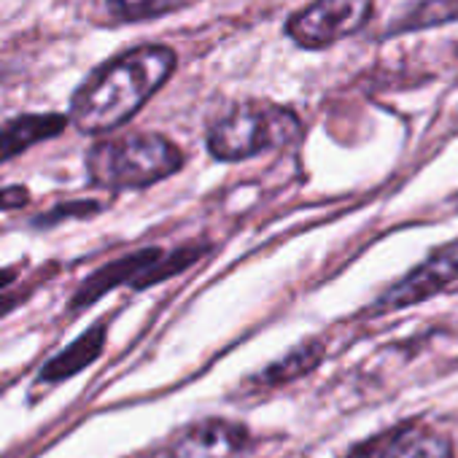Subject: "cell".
<instances>
[{
	"mask_svg": "<svg viewBox=\"0 0 458 458\" xmlns=\"http://www.w3.org/2000/svg\"><path fill=\"white\" fill-rule=\"evenodd\" d=\"M71 124L68 114H20L0 124V165L22 157L28 148L52 140Z\"/></svg>",
	"mask_w": 458,
	"mask_h": 458,
	"instance_id": "ba28073f",
	"label": "cell"
},
{
	"mask_svg": "<svg viewBox=\"0 0 458 458\" xmlns=\"http://www.w3.org/2000/svg\"><path fill=\"white\" fill-rule=\"evenodd\" d=\"M106 340H108V327H106L103 321H100V324H92L81 337H76L65 351H60L57 356H52V359L41 367L38 383L57 386V383H65V380H71L73 375L84 372L87 367H92V364L103 356Z\"/></svg>",
	"mask_w": 458,
	"mask_h": 458,
	"instance_id": "9c48e42d",
	"label": "cell"
},
{
	"mask_svg": "<svg viewBox=\"0 0 458 458\" xmlns=\"http://www.w3.org/2000/svg\"><path fill=\"white\" fill-rule=\"evenodd\" d=\"M151 458H173V455H170V450H165V453H157V455H151Z\"/></svg>",
	"mask_w": 458,
	"mask_h": 458,
	"instance_id": "d6986e66",
	"label": "cell"
},
{
	"mask_svg": "<svg viewBox=\"0 0 458 458\" xmlns=\"http://www.w3.org/2000/svg\"><path fill=\"white\" fill-rule=\"evenodd\" d=\"M302 122L292 108L276 103H241L208 132V151L221 162H238L262 151L286 148L302 138Z\"/></svg>",
	"mask_w": 458,
	"mask_h": 458,
	"instance_id": "3957f363",
	"label": "cell"
},
{
	"mask_svg": "<svg viewBox=\"0 0 458 458\" xmlns=\"http://www.w3.org/2000/svg\"><path fill=\"white\" fill-rule=\"evenodd\" d=\"M84 165L92 186L130 191L175 175L183 167V151L159 132H127L92 143Z\"/></svg>",
	"mask_w": 458,
	"mask_h": 458,
	"instance_id": "7a4b0ae2",
	"label": "cell"
},
{
	"mask_svg": "<svg viewBox=\"0 0 458 458\" xmlns=\"http://www.w3.org/2000/svg\"><path fill=\"white\" fill-rule=\"evenodd\" d=\"M202 257V249L197 246H183L175 251H162V249H140L132 251L122 259H114L103 267H98L89 278L79 284V289L68 300L71 313H81L89 305H95L100 297L108 292L130 284L132 289H148L154 284H162L181 270L191 267Z\"/></svg>",
	"mask_w": 458,
	"mask_h": 458,
	"instance_id": "277c9868",
	"label": "cell"
},
{
	"mask_svg": "<svg viewBox=\"0 0 458 458\" xmlns=\"http://www.w3.org/2000/svg\"><path fill=\"white\" fill-rule=\"evenodd\" d=\"M175 65V52L162 44H143L111 57L73 92L71 124L84 135L119 130L167 84Z\"/></svg>",
	"mask_w": 458,
	"mask_h": 458,
	"instance_id": "6da1fadb",
	"label": "cell"
},
{
	"mask_svg": "<svg viewBox=\"0 0 458 458\" xmlns=\"http://www.w3.org/2000/svg\"><path fill=\"white\" fill-rule=\"evenodd\" d=\"M324 356V348L318 343H310V345H300L297 351H292L286 359L270 364L265 369V375H259V383L262 386H281V383H289L305 372H310Z\"/></svg>",
	"mask_w": 458,
	"mask_h": 458,
	"instance_id": "7c38bea8",
	"label": "cell"
},
{
	"mask_svg": "<svg viewBox=\"0 0 458 458\" xmlns=\"http://www.w3.org/2000/svg\"><path fill=\"white\" fill-rule=\"evenodd\" d=\"M30 205V189L22 183L0 186V213H14Z\"/></svg>",
	"mask_w": 458,
	"mask_h": 458,
	"instance_id": "2e32d148",
	"label": "cell"
},
{
	"mask_svg": "<svg viewBox=\"0 0 458 458\" xmlns=\"http://www.w3.org/2000/svg\"><path fill=\"white\" fill-rule=\"evenodd\" d=\"M106 12L116 22H143V20H157L173 12H181L197 0H103Z\"/></svg>",
	"mask_w": 458,
	"mask_h": 458,
	"instance_id": "8fae6325",
	"label": "cell"
},
{
	"mask_svg": "<svg viewBox=\"0 0 458 458\" xmlns=\"http://www.w3.org/2000/svg\"><path fill=\"white\" fill-rule=\"evenodd\" d=\"M20 278V267H0V294Z\"/></svg>",
	"mask_w": 458,
	"mask_h": 458,
	"instance_id": "ac0fdd59",
	"label": "cell"
},
{
	"mask_svg": "<svg viewBox=\"0 0 458 458\" xmlns=\"http://www.w3.org/2000/svg\"><path fill=\"white\" fill-rule=\"evenodd\" d=\"M402 434V428H391V431H383L367 442H359L353 450H348V455L343 458H391V447L396 442V437Z\"/></svg>",
	"mask_w": 458,
	"mask_h": 458,
	"instance_id": "9a60e30c",
	"label": "cell"
},
{
	"mask_svg": "<svg viewBox=\"0 0 458 458\" xmlns=\"http://www.w3.org/2000/svg\"><path fill=\"white\" fill-rule=\"evenodd\" d=\"M450 20H458V0H423L396 30H423Z\"/></svg>",
	"mask_w": 458,
	"mask_h": 458,
	"instance_id": "4fadbf2b",
	"label": "cell"
},
{
	"mask_svg": "<svg viewBox=\"0 0 458 458\" xmlns=\"http://www.w3.org/2000/svg\"><path fill=\"white\" fill-rule=\"evenodd\" d=\"M369 17L372 0H313L286 22V33L302 49H327L361 30Z\"/></svg>",
	"mask_w": 458,
	"mask_h": 458,
	"instance_id": "5b68a950",
	"label": "cell"
},
{
	"mask_svg": "<svg viewBox=\"0 0 458 458\" xmlns=\"http://www.w3.org/2000/svg\"><path fill=\"white\" fill-rule=\"evenodd\" d=\"M391 458H453V442L428 428H402L391 447Z\"/></svg>",
	"mask_w": 458,
	"mask_h": 458,
	"instance_id": "30bf717a",
	"label": "cell"
},
{
	"mask_svg": "<svg viewBox=\"0 0 458 458\" xmlns=\"http://www.w3.org/2000/svg\"><path fill=\"white\" fill-rule=\"evenodd\" d=\"M458 278V241L437 249L423 265L407 273L399 284H394L372 308V313H391L420 305L423 300L439 294Z\"/></svg>",
	"mask_w": 458,
	"mask_h": 458,
	"instance_id": "8992f818",
	"label": "cell"
},
{
	"mask_svg": "<svg viewBox=\"0 0 458 458\" xmlns=\"http://www.w3.org/2000/svg\"><path fill=\"white\" fill-rule=\"evenodd\" d=\"M28 300V292H4L0 294V318L6 313H12L14 308H20Z\"/></svg>",
	"mask_w": 458,
	"mask_h": 458,
	"instance_id": "e0dca14e",
	"label": "cell"
},
{
	"mask_svg": "<svg viewBox=\"0 0 458 458\" xmlns=\"http://www.w3.org/2000/svg\"><path fill=\"white\" fill-rule=\"evenodd\" d=\"M249 428L233 420H202L189 426L170 447L173 458H243Z\"/></svg>",
	"mask_w": 458,
	"mask_h": 458,
	"instance_id": "52a82bcc",
	"label": "cell"
},
{
	"mask_svg": "<svg viewBox=\"0 0 458 458\" xmlns=\"http://www.w3.org/2000/svg\"><path fill=\"white\" fill-rule=\"evenodd\" d=\"M103 205L100 202H63V205H55L52 210L41 213L38 218H33L36 226H52L57 221H65V218H81V216H92L98 213Z\"/></svg>",
	"mask_w": 458,
	"mask_h": 458,
	"instance_id": "5bb4252c",
	"label": "cell"
}]
</instances>
